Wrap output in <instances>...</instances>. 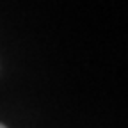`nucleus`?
I'll return each instance as SVG.
<instances>
[{"label":"nucleus","mask_w":128,"mask_h":128,"mask_svg":"<svg viewBox=\"0 0 128 128\" xmlns=\"http://www.w3.org/2000/svg\"><path fill=\"white\" fill-rule=\"evenodd\" d=\"M0 128H7V126H6V124H2V123H0Z\"/></svg>","instance_id":"obj_1"}]
</instances>
